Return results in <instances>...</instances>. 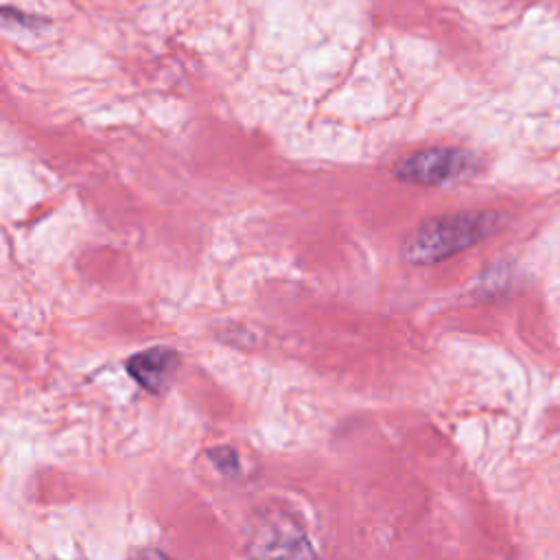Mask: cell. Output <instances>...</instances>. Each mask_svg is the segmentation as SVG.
Listing matches in <instances>:
<instances>
[{
    "mask_svg": "<svg viewBox=\"0 0 560 560\" xmlns=\"http://www.w3.org/2000/svg\"><path fill=\"white\" fill-rule=\"evenodd\" d=\"M131 560H173V558L162 549H140Z\"/></svg>",
    "mask_w": 560,
    "mask_h": 560,
    "instance_id": "6",
    "label": "cell"
},
{
    "mask_svg": "<svg viewBox=\"0 0 560 560\" xmlns=\"http://www.w3.org/2000/svg\"><path fill=\"white\" fill-rule=\"evenodd\" d=\"M479 160L462 147H424L407 153L394 166V177L416 186H442L472 175Z\"/></svg>",
    "mask_w": 560,
    "mask_h": 560,
    "instance_id": "2",
    "label": "cell"
},
{
    "mask_svg": "<svg viewBox=\"0 0 560 560\" xmlns=\"http://www.w3.org/2000/svg\"><path fill=\"white\" fill-rule=\"evenodd\" d=\"M208 457H210L212 464H214L223 475H228V477H232V475H236V472L241 470V466H238V455H236V451L230 448V446H217V448H212V451L208 453Z\"/></svg>",
    "mask_w": 560,
    "mask_h": 560,
    "instance_id": "5",
    "label": "cell"
},
{
    "mask_svg": "<svg viewBox=\"0 0 560 560\" xmlns=\"http://www.w3.org/2000/svg\"><path fill=\"white\" fill-rule=\"evenodd\" d=\"M249 560H317L306 529L295 516L273 512L262 516L245 542Z\"/></svg>",
    "mask_w": 560,
    "mask_h": 560,
    "instance_id": "3",
    "label": "cell"
},
{
    "mask_svg": "<svg viewBox=\"0 0 560 560\" xmlns=\"http://www.w3.org/2000/svg\"><path fill=\"white\" fill-rule=\"evenodd\" d=\"M179 368V354L168 346H153L125 361L127 374L149 394H162Z\"/></svg>",
    "mask_w": 560,
    "mask_h": 560,
    "instance_id": "4",
    "label": "cell"
},
{
    "mask_svg": "<svg viewBox=\"0 0 560 560\" xmlns=\"http://www.w3.org/2000/svg\"><path fill=\"white\" fill-rule=\"evenodd\" d=\"M503 217L494 210H462L418 223L402 241L400 254L411 265L442 262L501 230Z\"/></svg>",
    "mask_w": 560,
    "mask_h": 560,
    "instance_id": "1",
    "label": "cell"
}]
</instances>
